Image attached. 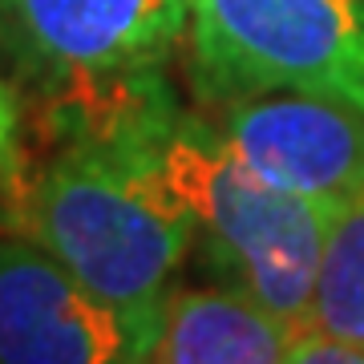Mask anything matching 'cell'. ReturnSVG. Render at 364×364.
Returning <instances> with one entry per match:
<instances>
[{"label":"cell","instance_id":"6da1fadb","mask_svg":"<svg viewBox=\"0 0 364 364\" xmlns=\"http://www.w3.org/2000/svg\"><path fill=\"white\" fill-rule=\"evenodd\" d=\"M109 158L142 166L174 198L195 231L203 267L223 287L255 299L291 332L308 328L332 210L259 182L215 122L191 109H178L138 150Z\"/></svg>","mask_w":364,"mask_h":364},{"label":"cell","instance_id":"7a4b0ae2","mask_svg":"<svg viewBox=\"0 0 364 364\" xmlns=\"http://www.w3.org/2000/svg\"><path fill=\"white\" fill-rule=\"evenodd\" d=\"M13 203L21 235L93 296L162 320L174 275L195 251V231L142 166L61 146Z\"/></svg>","mask_w":364,"mask_h":364},{"label":"cell","instance_id":"3957f363","mask_svg":"<svg viewBox=\"0 0 364 364\" xmlns=\"http://www.w3.org/2000/svg\"><path fill=\"white\" fill-rule=\"evenodd\" d=\"M203 105L304 90L364 109V0H191Z\"/></svg>","mask_w":364,"mask_h":364},{"label":"cell","instance_id":"277c9868","mask_svg":"<svg viewBox=\"0 0 364 364\" xmlns=\"http://www.w3.org/2000/svg\"><path fill=\"white\" fill-rule=\"evenodd\" d=\"M191 0H0V41L41 93L166 69Z\"/></svg>","mask_w":364,"mask_h":364},{"label":"cell","instance_id":"5b68a950","mask_svg":"<svg viewBox=\"0 0 364 364\" xmlns=\"http://www.w3.org/2000/svg\"><path fill=\"white\" fill-rule=\"evenodd\" d=\"M215 130L259 182L340 210L364 195V109L340 97L275 90L215 105Z\"/></svg>","mask_w":364,"mask_h":364},{"label":"cell","instance_id":"8992f818","mask_svg":"<svg viewBox=\"0 0 364 364\" xmlns=\"http://www.w3.org/2000/svg\"><path fill=\"white\" fill-rule=\"evenodd\" d=\"M162 320L93 296L28 239H0V364H150Z\"/></svg>","mask_w":364,"mask_h":364},{"label":"cell","instance_id":"52a82bcc","mask_svg":"<svg viewBox=\"0 0 364 364\" xmlns=\"http://www.w3.org/2000/svg\"><path fill=\"white\" fill-rule=\"evenodd\" d=\"M296 336L235 287H174L150 364H287Z\"/></svg>","mask_w":364,"mask_h":364},{"label":"cell","instance_id":"ba28073f","mask_svg":"<svg viewBox=\"0 0 364 364\" xmlns=\"http://www.w3.org/2000/svg\"><path fill=\"white\" fill-rule=\"evenodd\" d=\"M304 332L364 348V195L348 203L328 227Z\"/></svg>","mask_w":364,"mask_h":364},{"label":"cell","instance_id":"9c48e42d","mask_svg":"<svg viewBox=\"0 0 364 364\" xmlns=\"http://www.w3.org/2000/svg\"><path fill=\"white\" fill-rule=\"evenodd\" d=\"M0 186L9 195L25 191V162H21V97L0 77Z\"/></svg>","mask_w":364,"mask_h":364},{"label":"cell","instance_id":"30bf717a","mask_svg":"<svg viewBox=\"0 0 364 364\" xmlns=\"http://www.w3.org/2000/svg\"><path fill=\"white\" fill-rule=\"evenodd\" d=\"M287 364H364V348L340 344V340L320 336V332H299Z\"/></svg>","mask_w":364,"mask_h":364}]
</instances>
